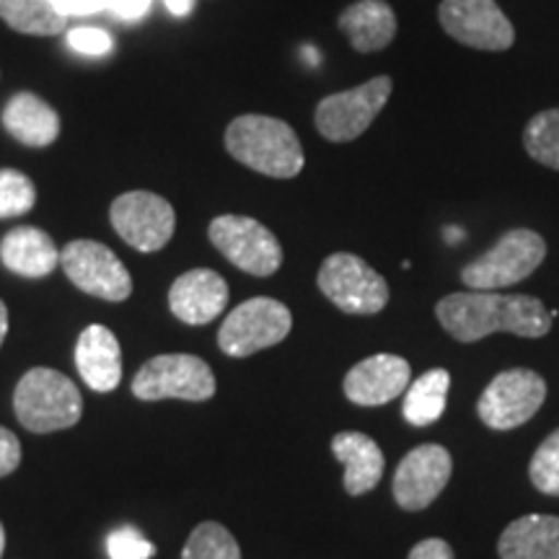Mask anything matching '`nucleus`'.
Returning a JSON list of instances; mask_svg holds the SVG:
<instances>
[{"label":"nucleus","mask_w":559,"mask_h":559,"mask_svg":"<svg viewBox=\"0 0 559 559\" xmlns=\"http://www.w3.org/2000/svg\"><path fill=\"white\" fill-rule=\"evenodd\" d=\"M436 317L453 340L466 345L498 332L539 340L551 330V317L539 298L502 296L495 290L451 293L438 300Z\"/></svg>","instance_id":"f257e3e1"},{"label":"nucleus","mask_w":559,"mask_h":559,"mask_svg":"<svg viewBox=\"0 0 559 559\" xmlns=\"http://www.w3.org/2000/svg\"><path fill=\"white\" fill-rule=\"evenodd\" d=\"M226 151L251 171L272 179L298 177L306 164L296 130L264 115L236 117L226 130Z\"/></svg>","instance_id":"f03ea898"},{"label":"nucleus","mask_w":559,"mask_h":559,"mask_svg":"<svg viewBox=\"0 0 559 559\" xmlns=\"http://www.w3.org/2000/svg\"><path fill=\"white\" fill-rule=\"evenodd\" d=\"M13 409L26 430L55 432L79 423L83 400L79 386L68 376L52 368H32L19 381Z\"/></svg>","instance_id":"7ed1b4c3"},{"label":"nucleus","mask_w":559,"mask_h":559,"mask_svg":"<svg viewBox=\"0 0 559 559\" xmlns=\"http://www.w3.org/2000/svg\"><path fill=\"white\" fill-rule=\"evenodd\" d=\"M547 241L531 228H510L492 249L461 270V283L472 290H500L539 270Z\"/></svg>","instance_id":"20e7f679"},{"label":"nucleus","mask_w":559,"mask_h":559,"mask_svg":"<svg viewBox=\"0 0 559 559\" xmlns=\"http://www.w3.org/2000/svg\"><path fill=\"white\" fill-rule=\"evenodd\" d=\"M317 283L319 290L340 311L355 313V317H373L389 304V283L381 272H376L366 260L349 254V251L326 257Z\"/></svg>","instance_id":"39448f33"},{"label":"nucleus","mask_w":559,"mask_h":559,"mask_svg":"<svg viewBox=\"0 0 559 559\" xmlns=\"http://www.w3.org/2000/svg\"><path fill=\"white\" fill-rule=\"evenodd\" d=\"M132 394L143 402H207L215 394V376L198 355H158L138 370L132 379Z\"/></svg>","instance_id":"423d86ee"},{"label":"nucleus","mask_w":559,"mask_h":559,"mask_svg":"<svg viewBox=\"0 0 559 559\" xmlns=\"http://www.w3.org/2000/svg\"><path fill=\"white\" fill-rule=\"evenodd\" d=\"M290 330L293 313L288 306L275 298L257 296L228 313L218 332V345L230 358H249L283 342Z\"/></svg>","instance_id":"0eeeda50"},{"label":"nucleus","mask_w":559,"mask_h":559,"mask_svg":"<svg viewBox=\"0 0 559 559\" xmlns=\"http://www.w3.org/2000/svg\"><path fill=\"white\" fill-rule=\"evenodd\" d=\"M547 400V381L536 370L510 368L481 391L477 415L487 428L506 432L526 425Z\"/></svg>","instance_id":"6e6552de"},{"label":"nucleus","mask_w":559,"mask_h":559,"mask_svg":"<svg viewBox=\"0 0 559 559\" xmlns=\"http://www.w3.org/2000/svg\"><path fill=\"white\" fill-rule=\"evenodd\" d=\"M207 236L234 267L254 277L275 275L283 264V247L275 234L247 215H218L210 223Z\"/></svg>","instance_id":"1a4fd4ad"},{"label":"nucleus","mask_w":559,"mask_h":559,"mask_svg":"<svg viewBox=\"0 0 559 559\" xmlns=\"http://www.w3.org/2000/svg\"><path fill=\"white\" fill-rule=\"evenodd\" d=\"M391 88H394V81L389 75H379L358 88L321 99L317 115H313L321 138H326L330 143H349V140L360 138L386 107Z\"/></svg>","instance_id":"9d476101"},{"label":"nucleus","mask_w":559,"mask_h":559,"mask_svg":"<svg viewBox=\"0 0 559 559\" xmlns=\"http://www.w3.org/2000/svg\"><path fill=\"white\" fill-rule=\"evenodd\" d=\"M60 264L75 288L109 304H122L132 296V277L120 257L99 241H70L60 251Z\"/></svg>","instance_id":"9b49d317"},{"label":"nucleus","mask_w":559,"mask_h":559,"mask_svg":"<svg viewBox=\"0 0 559 559\" xmlns=\"http://www.w3.org/2000/svg\"><path fill=\"white\" fill-rule=\"evenodd\" d=\"M109 221L117 236L138 251H158L171 241L177 213L160 194L135 190L111 202Z\"/></svg>","instance_id":"f8f14e48"},{"label":"nucleus","mask_w":559,"mask_h":559,"mask_svg":"<svg viewBox=\"0 0 559 559\" xmlns=\"http://www.w3.org/2000/svg\"><path fill=\"white\" fill-rule=\"evenodd\" d=\"M438 19L451 39L474 50L502 52L515 41L513 24L495 0H443Z\"/></svg>","instance_id":"ddd939ff"},{"label":"nucleus","mask_w":559,"mask_h":559,"mask_svg":"<svg viewBox=\"0 0 559 559\" xmlns=\"http://www.w3.org/2000/svg\"><path fill=\"white\" fill-rule=\"evenodd\" d=\"M451 472V453L443 445L425 443L412 449L402 459V464L396 466L394 485H391L396 506L412 510V513L432 506L438 495L445 489V485H449Z\"/></svg>","instance_id":"4468645a"},{"label":"nucleus","mask_w":559,"mask_h":559,"mask_svg":"<svg viewBox=\"0 0 559 559\" xmlns=\"http://www.w3.org/2000/svg\"><path fill=\"white\" fill-rule=\"evenodd\" d=\"M412 368L400 355H373L349 368L345 376V396L358 407H381L409 389Z\"/></svg>","instance_id":"2eb2a0df"},{"label":"nucleus","mask_w":559,"mask_h":559,"mask_svg":"<svg viewBox=\"0 0 559 559\" xmlns=\"http://www.w3.org/2000/svg\"><path fill=\"white\" fill-rule=\"evenodd\" d=\"M228 306V283L215 270H190L174 280L169 309L190 326H205L218 319Z\"/></svg>","instance_id":"dca6fc26"},{"label":"nucleus","mask_w":559,"mask_h":559,"mask_svg":"<svg viewBox=\"0 0 559 559\" xmlns=\"http://www.w3.org/2000/svg\"><path fill=\"white\" fill-rule=\"evenodd\" d=\"M75 366L88 389L115 391L122 381V349L115 332L104 324H91L81 332L75 345Z\"/></svg>","instance_id":"f3484780"},{"label":"nucleus","mask_w":559,"mask_h":559,"mask_svg":"<svg viewBox=\"0 0 559 559\" xmlns=\"http://www.w3.org/2000/svg\"><path fill=\"white\" fill-rule=\"evenodd\" d=\"M0 262L21 277H47L60 264V249L41 228L19 226L0 241Z\"/></svg>","instance_id":"a211bd4d"},{"label":"nucleus","mask_w":559,"mask_h":559,"mask_svg":"<svg viewBox=\"0 0 559 559\" xmlns=\"http://www.w3.org/2000/svg\"><path fill=\"white\" fill-rule=\"evenodd\" d=\"M334 459L345 466V489L353 498H360L379 485L386 469V459L373 438L362 432H340L332 440Z\"/></svg>","instance_id":"6ab92c4d"},{"label":"nucleus","mask_w":559,"mask_h":559,"mask_svg":"<svg viewBox=\"0 0 559 559\" xmlns=\"http://www.w3.org/2000/svg\"><path fill=\"white\" fill-rule=\"evenodd\" d=\"M3 128L19 143L32 145V148H47L60 135V115L37 94L11 96L3 109Z\"/></svg>","instance_id":"aec40b11"},{"label":"nucleus","mask_w":559,"mask_h":559,"mask_svg":"<svg viewBox=\"0 0 559 559\" xmlns=\"http://www.w3.org/2000/svg\"><path fill=\"white\" fill-rule=\"evenodd\" d=\"M340 32L353 50L379 52L391 45L396 34V13L386 0H358L340 16Z\"/></svg>","instance_id":"412c9836"},{"label":"nucleus","mask_w":559,"mask_h":559,"mask_svg":"<svg viewBox=\"0 0 559 559\" xmlns=\"http://www.w3.org/2000/svg\"><path fill=\"white\" fill-rule=\"evenodd\" d=\"M500 559H559V515L515 519L498 542Z\"/></svg>","instance_id":"4be33fe9"},{"label":"nucleus","mask_w":559,"mask_h":559,"mask_svg":"<svg viewBox=\"0 0 559 559\" xmlns=\"http://www.w3.org/2000/svg\"><path fill=\"white\" fill-rule=\"evenodd\" d=\"M451 373L445 368H432L423 373L409 389L404 391V419L415 428H428L443 417L445 404H449Z\"/></svg>","instance_id":"5701e85b"},{"label":"nucleus","mask_w":559,"mask_h":559,"mask_svg":"<svg viewBox=\"0 0 559 559\" xmlns=\"http://www.w3.org/2000/svg\"><path fill=\"white\" fill-rule=\"evenodd\" d=\"M0 19L13 32L32 37H58L68 26L55 0H0Z\"/></svg>","instance_id":"b1692460"},{"label":"nucleus","mask_w":559,"mask_h":559,"mask_svg":"<svg viewBox=\"0 0 559 559\" xmlns=\"http://www.w3.org/2000/svg\"><path fill=\"white\" fill-rule=\"evenodd\" d=\"M523 145L536 164L559 171V109L539 111L523 130Z\"/></svg>","instance_id":"393cba45"},{"label":"nucleus","mask_w":559,"mask_h":559,"mask_svg":"<svg viewBox=\"0 0 559 559\" xmlns=\"http://www.w3.org/2000/svg\"><path fill=\"white\" fill-rule=\"evenodd\" d=\"M181 559H241L239 542L215 521L200 523L181 549Z\"/></svg>","instance_id":"a878e982"},{"label":"nucleus","mask_w":559,"mask_h":559,"mask_svg":"<svg viewBox=\"0 0 559 559\" xmlns=\"http://www.w3.org/2000/svg\"><path fill=\"white\" fill-rule=\"evenodd\" d=\"M37 202V187L19 169H0V218H19Z\"/></svg>","instance_id":"bb28decb"},{"label":"nucleus","mask_w":559,"mask_h":559,"mask_svg":"<svg viewBox=\"0 0 559 559\" xmlns=\"http://www.w3.org/2000/svg\"><path fill=\"white\" fill-rule=\"evenodd\" d=\"M528 477L531 485L539 489L542 495L559 498V430L551 432L536 449L528 466Z\"/></svg>","instance_id":"cd10ccee"},{"label":"nucleus","mask_w":559,"mask_h":559,"mask_svg":"<svg viewBox=\"0 0 559 559\" xmlns=\"http://www.w3.org/2000/svg\"><path fill=\"white\" fill-rule=\"evenodd\" d=\"M109 559H151L156 547L135 526H120L107 536Z\"/></svg>","instance_id":"c85d7f7f"},{"label":"nucleus","mask_w":559,"mask_h":559,"mask_svg":"<svg viewBox=\"0 0 559 559\" xmlns=\"http://www.w3.org/2000/svg\"><path fill=\"white\" fill-rule=\"evenodd\" d=\"M68 45L75 52L88 55V58H104L115 47V39L109 37V32L99 29V26H79V29L68 32Z\"/></svg>","instance_id":"c756f323"},{"label":"nucleus","mask_w":559,"mask_h":559,"mask_svg":"<svg viewBox=\"0 0 559 559\" xmlns=\"http://www.w3.org/2000/svg\"><path fill=\"white\" fill-rule=\"evenodd\" d=\"M153 0H109V9L111 13H117V16L124 19V21H135L143 16V13H148ZM166 9L171 11V16H190L192 9H194V0H164Z\"/></svg>","instance_id":"7c9ffc66"},{"label":"nucleus","mask_w":559,"mask_h":559,"mask_svg":"<svg viewBox=\"0 0 559 559\" xmlns=\"http://www.w3.org/2000/svg\"><path fill=\"white\" fill-rule=\"evenodd\" d=\"M21 464V443L9 428L0 425V477H9Z\"/></svg>","instance_id":"2f4dec72"},{"label":"nucleus","mask_w":559,"mask_h":559,"mask_svg":"<svg viewBox=\"0 0 559 559\" xmlns=\"http://www.w3.org/2000/svg\"><path fill=\"white\" fill-rule=\"evenodd\" d=\"M407 559H456V555H453L449 542L423 539L419 544H415V547H412Z\"/></svg>","instance_id":"473e14b6"},{"label":"nucleus","mask_w":559,"mask_h":559,"mask_svg":"<svg viewBox=\"0 0 559 559\" xmlns=\"http://www.w3.org/2000/svg\"><path fill=\"white\" fill-rule=\"evenodd\" d=\"M62 16H88V13H99L109 9V0H55Z\"/></svg>","instance_id":"72a5a7b5"},{"label":"nucleus","mask_w":559,"mask_h":559,"mask_svg":"<svg viewBox=\"0 0 559 559\" xmlns=\"http://www.w3.org/2000/svg\"><path fill=\"white\" fill-rule=\"evenodd\" d=\"M5 334H9V309H5V304L0 300V347H3Z\"/></svg>","instance_id":"f704fd0d"},{"label":"nucleus","mask_w":559,"mask_h":559,"mask_svg":"<svg viewBox=\"0 0 559 559\" xmlns=\"http://www.w3.org/2000/svg\"><path fill=\"white\" fill-rule=\"evenodd\" d=\"M445 239L461 241V239H464V234H461V230H445Z\"/></svg>","instance_id":"c9c22d12"},{"label":"nucleus","mask_w":559,"mask_h":559,"mask_svg":"<svg viewBox=\"0 0 559 559\" xmlns=\"http://www.w3.org/2000/svg\"><path fill=\"white\" fill-rule=\"evenodd\" d=\"M3 547H5V531H3V523H0V555H3Z\"/></svg>","instance_id":"e433bc0d"}]
</instances>
